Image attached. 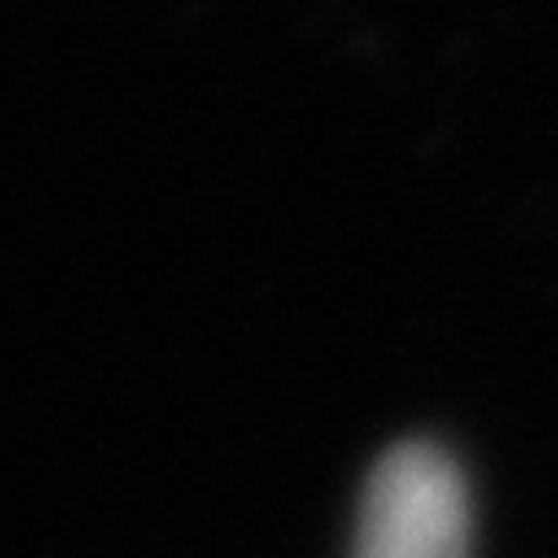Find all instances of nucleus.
<instances>
[{
    "instance_id": "obj_1",
    "label": "nucleus",
    "mask_w": 558,
    "mask_h": 558,
    "mask_svg": "<svg viewBox=\"0 0 558 558\" xmlns=\"http://www.w3.org/2000/svg\"><path fill=\"white\" fill-rule=\"evenodd\" d=\"M359 558H472V510L456 461L434 445L390 450L359 510Z\"/></svg>"
}]
</instances>
